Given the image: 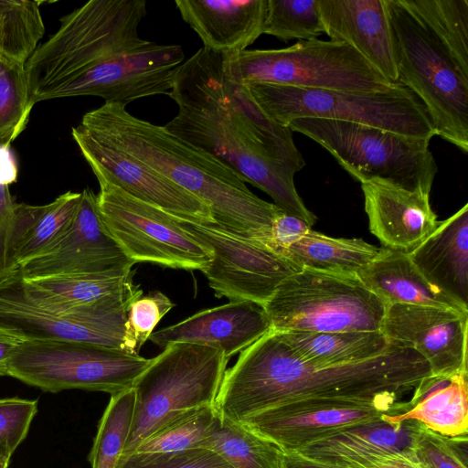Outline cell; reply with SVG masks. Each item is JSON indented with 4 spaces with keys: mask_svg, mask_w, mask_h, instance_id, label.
Instances as JSON below:
<instances>
[{
    "mask_svg": "<svg viewBox=\"0 0 468 468\" xmlns=\"http://www.w3.org/2000/svg\"><path fill=\"white\" fill-rule=\"evenodd\" d=\"M169 96L178 107L164 126L170 133L212 154L284 213L314 226L316 217L294 186L305 162L292 132L269 117L231 76L226 54L199 48L176 69Z\"/></svg>",
    "mask_w": 468,
    "mask_h": 468,
    "instance_id": "obj_1",
    "label": "cell"
},
{
    "mask_svg": "<svg viewBox=\"0 0 468 468\" xmlns=\"http://www.w3.org/2000/svg\"><path fill=\"white\" fill-rule=\"evenodd\" d=\"M431 375L423 356L398 344L357 363L312 365L270 330L226 369L215 406L236 422L267 410L296 411L329 403L400 407L406 404L402 396Z\"/></svg>",
    "mask_w": 468,
    "mask_h": 468,
    "instance_id": "obj_2",
    "label": "cell"
},
{
    "mask_svg": "<svg viewBox=\"0 0 468 468\" xmlns=\"http://www.w3.org/2000/svg\"><path fill=\"white\" fill-rule=\"evenodd\" d=\"M79 126L196 196L210 208L218 226L269 247L273 220L282 209L257 197L212 154L118 103L104 102L88 112Z\"/></svg>",
    "mask_w": 468,
    "mask_h": 468,
    "instance_id": "obj_3",
    "label": "cell"
},
{
    "mask_svg": "<svg viewBox=\"0 0 468 468\" xmlns=\"http://www.w3.org/2000/svg\"><path fill=\"white\" fill-rule=\"evenodd\" d=\"M145 15V0H90L63 16L25 64L32 103L99 97L128 55L147 43L138 34Z\"/></svg>",
    "mask_w": 468,
    "mask_h": 468,
    "instance_id": "obj_4",
    "label": "cell"
},
{
    "mask_svg": "<svg viewBox=\"0 0 468 468\" xmlns=\"http://www.w3.org/2000/svg\"><path fill=\"white\" fill-rule=\"evenodd\" d=\"M228 360L216 348L188 342L167 344L151 358L132 388L133 416L122 455L185 413L215 406Z\"/></svg>",
    "mask_w": 468,
    "mask_h": 468,
    "instance_id": "obj_5",
    "label": "cell"
},
{
    "mask_svg": "<svg viewBox=\"0 0 468 468\" xmlns=\"http://www.w3.org/2000/svg\"><path fill=\"white\" fill-rule=\"evenodd\" d=\"M287 127L319 144L360 184L380 181L431 193L438 167L428 140L321 118L294 119Z\"/></svg>",
    "mask_w": 468,
    "mask_h": 468,
    "instance_id": "obj_6",
    "label": "cell"
},
{
    "mask_svg": "<svg viewBox=\"0 0 468 468\" xmlns=\"http://www.w3.org/2000/svg\"><path fill=\"white\" fill-rule=\"evenodd\" d=\"M264 112L282 126L298 118L355 122L431 141L435 135L425 107L398 83L383 92L301 89L266 83L246 85Z\"/></svg>",
    "mask_w": 468,
    "mask_h": 468,
    "instance_id": "obj_7",
    "label": "cell"
},
{
    "mask_svg": "<svg viewBox=\"0 0 468 468\" xmlns=\"http://www.w3.org/2000/svg\"><path fill=\"white\" fill-rule=\"evenodd\" d=\"M398 82L428 112L435 135L468 152V78L431 34L403 7L388 0Z\"/></svg>",
    "mask_w": 468,
    "mask_h": 468,
    "instance_id": "obj_8",
    "label": "cell"
},
{
    "mask_svg": "<svg viewBox=\"0 0 468 468\" xmlns=\"http://www.w3.org/2000/svg\"><path fill=\"white\" fill-rule=\"evenodd\" d=\"M229 72L239 83H266L301 89L363 93L383 92L389 82L356 49L337 41L299 40L279 49H245L226 54Z\"/></svg>",
    "mask_w": 468,
    "mask_h": 468,
    "instance_id": "obj_9",
    "label": "cell"
},
{
    "mask_svg": "<svg viewBox=\"0 0 468 468\" xmlns=\"http://www.w3.org/2000/svg\"><path fill=\"white\" fill-rule=\"evenodd\" d=\"M386 307L356 275L303 268L279 283L264 310L278 332H377Z\"/></svg>",
    "mask_w": 468,
    "mask_h": 468,
    "instance_id": "obj_10",
    "label": "cell"
},
{
    "mask_svg": "<svg viewBox=\"0 0 468 468\" xmlns=\"http://www.w3.org/2000/svg\"><path fill=\"white\" fill-rule=\"evenodd\" d=\"M151 358L103 346L53 340H22L8 376L45 392L65 389L114 395L133 388Z\"/></svg>",
    "mask_w": 468,
    "mask_h": 468,
    "instance_id": "obj_11",
    "label": "cell"
},
{
    "mask_svg": "<svg viewBox=\"0 0 468 468\" xmlns=\"http://www.w3.org/2000/svg\"><path fill=\"white\" fill-rule=\"evenodd\" d=\"M17 271L0 282V331L21 340L67 341L122 349L128 309L144 294L139 284L91 304L49 310L26 297Z\"/></svg>",
    "mask_w": 468,
    "mask_h": 468,
    "instance_id": "obj_12",
    "label": "cell"
},
{
    "mask_svg": "<svg viewBox=\"0 0 468 468\" xmlns=\"http://www.w3.org/2000/svg\"><path fill=\"white\" fill-rule=\"evenodd\" d=\"M97 207L106 228L135 263L201 271L209 266V247L183 229L171 214L100 181Z\"/></svg>",
    "mask_w": 468,
    "mask_h": 468,
    "instance_id": "obj_13",
    "label": "cell"
},
{
    "mask_svg": "<svg viewBox=\"0 0 468 468\" xmlns=\"http://www.w3.org/2000/svg\"><path fill=\"white\" fill-rule=\"evenodd\" d=\"M172 217L183 229L212 250V261L203 273L218 299L248 301L264 307L279 283L301 270L266 245L215 223Z\"/></svg>",
    "mask_w": 468,
    "mask_h": 468,
    "instance_id": "obj_14",
    "label": "cell"
},
{
    "mask_svg": "<svg viewBox=\"0 0 468 468\" xmlns=\"http://www.w3.org/2000/svg\"><path fill=\"white\" fill-rule=\"evenodd\" d=\"M135 264L103 223L90 188L81 199L70 229L47 253L22 263L25 280L131 271Z\"/></svg>",
    "mask_w": 468,
    "mask_h": 468,
    "instance_id": "obj_15",
    "label": "cell"
},
{
    "mask_svg": "<svg viewBox=\"0 0 468 468\" xmlns=\"http://www.w3.org/2000/svg\"><path fill=\"white\" fill-rule=\"evenodd\" d=\"M71 134L98 182L111 183L169 214L214 223L210 208L203 201L152 167L92 137L79 125L72 128Z\"/></svg>",
    "mask_w": 468,
    "mask_h": 468,
    "instance_id": "obj_16",
    "label": "cell"
},
{
    "mask_svg": "<svg viewBox=\"0 0 468 468\" xmlns=\"http://www.w3.org/2000/svg\"><path fill=\"white\" fill-rule=\"evenodd\" d=\"M380 332L391 343L417 351L433 376L468 372V313L394 303L386 307Z\"/></svg>",
    "mask_w": 468,
    "mask_h": 468,
    "instance_id": "obj_17",
    "label": "cell"
},
{
    "mask_svg": "<svg viewBox=\"0 0 468 468\" xmlns=\"http://www.w3.org/2000/svg\"><path fill=\"white\" fill-rule=\"evenodd\" d=\"M324 33L356 49L392 84H398L388 0H316Z\"/></svg>",
    "mask_w": 468,
    "mask_h": 468,
    "instance_id": "obj_18",
    "label": "cell"
},
{
    "mask_svg": "<svg viewBox=\"0 0 468 468\" xmlns=\"http://www.w3.org/2000/svg\"><path fill=\"white\" fill-rule=\"evenodd\" d=\"M408 405L329 403L296 411L267 410L244 420L249 430L271 440L284 451H295L348 427L397 415Z\"/></svg>",
    "mask_w": 468,
    "mask_h": 468,
    "instance_id": "obj_19",
    "label": "cell"
},
{
    "mask_svg": "<svg viewBox=\"0 0 468 468\" xmlns=\"http://www.w3.org/2000/svg\"><path fill=\"white\" fill-rule=\"evenodd\" d=\"M270 330L263 306L248 301L229 302L153 332L149 340L161 348L176 342L207 346L221 351L229 359Z\"/></svg>",
    "mask_w": 468,
    "mask_h": 468,
    "instance_id": "obj_20",
    "label": "cell"
},
{
    "mask_svg": "<svg viewBox=\"0 0 468 468\" xmlns=\"http://www.w3.org/2000/svg\"><path fill=\"white\" fill-rule=\"evenodd\" d=\"M361 188L369 230L383 247L409 253L439 223L430 194L380 181L362 183Z\"/></svg>",
    "mask_w": 468,
    "mask_h": 468,
    "instance_id": "obj_21",
    "label": "cell"
},
{
    "mask_svg": "<svg viewBox=\"0 0 468 468\" xmlns=\"http://www.w3.org/2000/svg\"><path fill=\"white\" fill-rule=\"evenodd\" d=\"M268 0H176L182 19L203 48L220 54L245 50L262 35Z\"/></svg>",
    "mask_w": 468,
    "mask_h": 468,
    "instance_id": "obj_22",
    "label": "cell"
},
{
    "mask_svg": "<svg viewBox=\"0 0 468 468\" xmlns=\"http://www.w3.org/2000/svg\"><path fill=\"white\" fill-rule=\"evenodd\" d=\"M408 254L431 284L468 311V204Z\"/></svg>",
    "mask_w": 468,
    "mask_h": 468,
    "instance_id": "obj_23",
    "label": "cell"
},
{
    "mask_svg": "<svg viewBox=\"0 0 468 468\" xmlns=\"http://www.w3.org/2000/svg\"><path fill=\"white\" fill-rule=\"evenodd\" d=\"M420 425L416 420L389 423L381 418L341 430L294 452L319 463L356 468L377 455L408 452Z\"/></svg>",
    "mask_w": 468,
    "mask_h": 468,
    "instance_id": "obj_24",
    "label": "cell"
},
{
    "mask_svg": "<svg viewBox=\"0 0 468 468\" xmlns=\"http://www.w3.org/2000/svg\"><path fill=\"white\" fill-rule=\"evenodd\" d=\"M356 276L386 306L402 303L468 313L431 284L407 252L381 247Z\"/></svg>",
    "mask_w": 468,
    "mask_h": 468,
    "instance_id": "obj_25",
    "label": "cell"
},
{
    "mask_svg": "<svg viewBox=\"0 0 468 468\" xmlns=\"http://www.w3.org/2000/svg\"><path fill=\"white\" fill-rule=\"evenodd\" d=\"M467 404L468 372L431 375L414 388L408 401V410L397 415L384 414L382 419L389 423L416 420L441 435H465L468 431Z\"/></svg>",
    "mask_w": 468,
    "mask_h": 468,
    "instance_id": "obj_26",
    "label": "cell"
},
{
    "mask_svg": "<svg viewBox=\"0 0 468 468\" xmlns=\"http://www.w3.org/2000/svg\"><path fill=\"white\" fill-rule=\"evenodd\" d=\"M80 199L81 193L68 191L47 205L16 204L13 254L18 267L47 253L63 238Z\"/></svg>",
    "mask_w": 468,
    "mask_h": 468,
    "instance_id": "obj_27",
    "label": "cell"
},
{
    "mask_svg": "<svg viewBox=\"0 0 468 468\" xmlns=\"http://www.w3.org/2000/svg\"><path fill=\"white\" fill-rule=\"evenodd\" d=\"M133 273L131 270L25 280L17 271L18 282L26 297L35 304L49 310L88 305L122 292L134 284Z\"/></svg>",
    "mask_w": 468,
    "mask_h": 468,
    "instance_id": "obj_28",
    "label": "cell"
},
{
    "mask_svg": "<svg viewBox=\"0 0 468 468\" xmlns=\"http://www.w3.org/2000/svg\"><path fill=\"white\" fill-rule=\"evenodd\" d=\"M279 334L297 356L321 367L365 361L385 354L393 346L380 331H285Z\"/></svg>",
    "mask_w": 468,
    "mask_h": 468,
    "instance_id": "obj_29",
    "label": "cell"
},
{
    "mask_svg": "<svg viewBox=\"0 0 468 468\" xmlns=\"http://www.w3.org/2000/svg\"><path fill=\"white\" fill-rule=\"evenodd\" d=\"M379 250L362 239L333 238L310 229L282 255L301 269L356 275Z\"/></svg>",
    "mask_w": 468,
    "mask_h": 468,
    "instance_id": "obj_30",
    "label": "cell"
},
{
    "mask_svg": "<svg viewBox=\"0 0 468 468\" xmlns=\"http://www.w3.org/2000/svg\"><path fill=\"white\" fill-rule=\"evenodd\" d=\"M199 448L216 452L233 468H282L285 453L275 442L218 412Z\"/></svg>",
    "mask_w": 468,
    "mask_h": 468,
    "instance_id": "obj_31",
    "label": "cell"
},
{
    "mask_svg": "<svg viewBox=\"0 0 468 468\" xmlns=\"http://www.w3.org/2000/svg\"><path fill=\"white\" fill-rule=\"evenodd\" d=\"M468 78V0H399Z\"/></svg>",
    "mask_w": 468,
    "mask_h": 468,
    "instance_id": "obj_32",
    "label": "cell"
},
{
    "mask_svg": "<svg viewBox=\"0 0 468 468\" xmlns=\"http://www.w3.org/2000/svg\"><path fill=\"white\" fill-rule=\"evenodd\" d=\"M45 26L37 1L0 0V55L26 64L38 47Z\"/></svg>",
    "mask_w": 468,
    "mask_h": 468,
    "instance_id": "obj_33",
    "label": "cell"
},
{
    "mask_svg": "<svg viewBox=\"0 0 468 468\" xmlns=\"http://www.w3.org/2000/svg\"><path fill=\"white\" fill-rule=\"evenodd\" d=\"M133 410V388L111 395L88 456L91 468H116L129 437Z\"/></svg>",
    "mask_w": 468,
    "mask_h": 468,
    "instance_id": "obj_34",
    "label": "cell"
},
{
    "mask_svg": "<svg viewBox=\"0 0 468 468\" xmlns=\"http://www.w3.org/2000/svg\"><path fill=\"white\" fill-rule=\"evenodd\" d=\"M34 104L30 99L25 64L0 59V147L24 131Z\"/></svg>",
    "mask_w": 468,
    "mask_h": 468,
    "instance_id": "obj_35",
    "label": "cell"
},
{
    "mask_svg": "<svg viewBox=\"0 0 468 468\" xmlns=\"http://www.w3.org/2000/svg\"><path fill=\"white\" fill-rule=\"evenodd\" d=\"M324 33L316 0H268L262 34L282 41L310 40Z\"/></svg>",
    "mask_w": 468,
    "mask_h": 468,
    "instance_id": "obj_36",
    "label": "cell"
},
{
    "mask_svg": "<svg viewBox=\"0 0 468 468\" xmlns=\"http://www.w3.org/2000/svg\"><path fill=\"white\" fill-rule=\"evenodd\" d=\"M217 414L216 406L190 410L150 435L133 452H171L199 448Z\"/></svg>",
    "mask_w": 468,
    "mask_h": 468,
    "instance_id": "obj_37",
    "label": "cell"
},
{
    "mask_svg": "<svg viewBox=\"0 0 468 468\" xmlns=\"http://www.w3.org/2000/svg\"><path fill=\"white\" fill-rule=\"evenodd\" d=\"M467 434L445 436L421 423L410 448L421 468H467Z\"/></svg>",
    "mask_w": 468,
    "mask_h": 468,
    "instance_id": "obj_38",
    "label": "cell"
},
{
    "mask_svg": "<svg viewBox=\"0 0 468 468\" xmlns=\"http://www.w3.org/2000/svg\"><path fill=\"white\" fill-rule=\"evenodd\" d=\"M174 306L160 291H153L135 299L128 309L122 350L139 356L155 326Z\"/></svg>",
    "mask_w": 468,
    "mask_h": 468,
    "instance_id": "obj_39",
    "label": "cell"
},
{
    "mask_svg": "<svg viewBox=\"0 0 468 468\" xmlns=\"http://www.w3.org/2000/svg\"><path fill=\"white\" fill-rule=\"evenodd\" d=\"M116 468H233L216 452L195 448L171 452L122 455Z\"/></svg>",
    "mask_w": 468,
    "mask_h": 468,
    "instance_id": "obj_40",
    "label": "cell"
},
{
    "mask_svg": "<svg viewBox=\"0 0 468 468\" xmlns=\"http://www.w3.org/2000/svg\"><path fill=\"white\" fill-rule=\"evenodd\" d=\"M37 413V400L18 397L0 399V437L16 450L27 438Z\"/></svg>",
    "mask_w": 468,
    "mask_h": 468,
    "instance_id": "obj_41",
    "label": "cell"
},
{
    "mask_svg": "<svg viewBox=\"0 0 468 468\" xmlns=\"http://www.w3.org/2000/svg\"><path fill=\"white\" fill-rule=\"evenodd\" d=\"M16 204L8 186L0 185V282L19 268L13 254Z\"/></svg>",
    "mask_w": 468,
    "mask_h": 468,
    "instance_id": "obj_42",
    "label": "cell"
},
{
    "mask_svg": "<svg viewBox=\"0 0 468 468\" xmlns=\"http://www.w3.org/2000/svg\"><path fill=\"white\" fill-rule=\"evenodd\" d=\"M312 227L301 218L280 210L272 223L269 248L282 255L289 245L300 239Z\"/></svg>",
    "mask_w": 468,
    "mask_h": 468,
    "instance_id": "obj_43",
    "label": "cell"
},
{
    "mask_svg": "<svg viewBox=\"0 0 468 468\" xmlns=\"http://www.w3.org/2000/svg\"><path fill=\"white\" fill-rule=\"evenodd\" d=\"M356 468H421L411 459L410 449L405 452L386 453L374 456Z\"/></svg>",
    "mask_w": 468,
    "mask_h": 468,
    "instance_id": "obj_44",
    "label": "cell"
},
{
    "mask_svg": "<svg viewBox=\"0 0 468 468\" xmlns=\"http://www.w3.org/2000/svg\"><path fill=\"white\" fill-rule=\"evenodd\" d=\"M21 339L0 331V377L8 376L9 366Z\"/></svg>",
    "mask_w": 468,
    "mask_h": 468,
    "instance_id": "obj_45",
    "label": "cell"
},
{
    "mask_svg": "<svg viewBox=\"0 0 468 468\" xmlns=\"http://www.w3.org/2000/svg\"><path fill=\"white\" fill-rule=\"evenodd\" d=\"M17 167L9 146L0 147V185L9 186L16 182Z\"/></svg>",
    "mask_w": 468,
    "mask_h": 468,
    "instance_id": "obj_46",
    "label": "cell"
},
{
    "mask_svg": "<svg viewBox=\"0 0 468 468\" xmlns=\"http://www.w3.org/2000/svg\"><path fill=\"white\" fill-rule=\"evenodd\" d=\"M282 468H346L319 463L302 456L294 451H285Z\"/></svg>",
    "mask_w": 468,
    "mask_h": 468,
    "instance_id": "obj_47",
    "label": "cell"
},
{
    "mask_svg": "<svg viewBox=\"0 0 468 468\" xmlns=\"http://www.w3.org/2000/svg\"><path fill=\"white\" fill-rule=\"evenodd\" d=\"M16 449L5 437H0V463L10 462Z\"/></svg>",
    "mask_w": 468,
    "mask_h": 468,
    "instance_id": "obj_48",
    "label": "cell"
},
{
    "mask_svg": "<svg viewBox=\"0 0 468 468\" xmlns=\"http://www.w3.org/2000/svg\"><path fill=\"white\" fill-rule=\"evenodd\" d=\"M10 462L0 463V468H8Z\"/></svg>",
    "mask_w": 468,
    "mask_h": 468,
    "instance_id": "obj_49",
    "label": "cell"
},
{
    "mask_svg": "<svg viewBox=\"0 0 468 468\" xmlns=\"http://www.w3.org/2000/svg\"><path fill=\"white\" fill-rule=\"evenodd\" d=\"M1 58H2V57H1V55H0V59H1Z\"/></svg>",
    "mask_w": 468,
    "mask_h": 468,
    "instance_id": "obj_50",
    "label": "cell"
}]
</instances>
